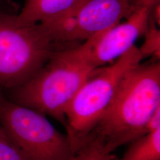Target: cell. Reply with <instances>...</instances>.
<instances>
[{"label":"cell","mask_w":160,"mask_h":160,"mask_svg":"<svg viewBox=\"0 0 160 160\" xmlns=\"http://www.w3.org/2000/svg\"><path fill=\"white\" fill-rule=\"evenodd\" d=\"M97 68L88 63L77 46L58 49L25 83L6 90L14 103L50 116L65 125V110L81 86Z\"/></svg>","instance_id":"obj_2"},{"label":"cell","mask_w":160,"mask_h":160,"mask_svg":"<svg viewBox=\"0 0 160 160\" xmlns=\"http://www.w3.org/2000/svg\"><path fill=\"white\" fill-rule=\"evenodd\" d=\"M140 3L141 6L152 9L154 6L160 3V0H140Z\"/></svg>","instance_id":"obj_14"},{"label":"cell","mask_w":160,"mask_h":160,"mask_svg":"<svg viewBox=\"0 0 160 160\" xmlns=\"http://www.w3.org/2000/svg\"><path fill=\"white\" fill-rule=\"evenodd\" d=\"M112 153L108 152L102 144L95 139H88L69 160H115Z\"/></svg>","instance_id":"obj_10"},{"label":"cell","mask_w":160,"mask_h":160,"mask_svg":"<svg viewBox=\"0 0 160 160\" xmlns=\"http://www.w3.org/2000/svg\"><path fill=\"white\" fill-rule=\"evenodd\" d=\"M40 24H20L16 16L0 11V88L25 83L57 50Z\"/></svg>","instance_id":"obj_4"},{"label":"cell","mask_w":160,"mask_h":160,"mask_svg":"<svg viewBox=\"0 0 160 160\" xmlns=\"http://www.w3.org/2000/svg\"><path fill=\"white\" fill-rule=\"evenodd\" d=\"M139 6L138 0H82L70 12L40 24L56 44L86 41L126 19Z\"/></svg>","instance_id":"obj_6"},{"label":"cell","mask_w":160,"mask_h":160,"mask_svg":"<svg viewBox=\"0 0 160 160\" xmlns=\"http://www.w3.org/2000/svg\"><path fill=\"white\" fill-rule=\"evenodd\" d=\"M138 1H139V2H140V0H138ZM140 4H141V3H140Z\"/></svg>","instance_id":"obj_15"},{"label":"cell","mask_w":160,"mask_h":160,"mask_svg":"<svg viewBox=\"0 0 160 160\" xmlns=\"http://www.w3.org/2000/svg\"><path fill=\"white\" fill-rule=\"evenodd\" d=\"M82 0H26L16 16L17 23L33 24L62 17L74 10Z\"/></svg>","instance_id":"obj_8"},{"label":"cell","mask_w":160,"mask_h":160,"mask_svg":"<svg viewBox=\"0 0 160 160\" xmlns=\"http://www.w3.org/2000/svg\"><path fill=\"white\" fill-rule=\"evenodd\" d=\"M143 58L137 46L109 65L96 69L65 110L66 135L74 153L82 147L103 118L124 75Z\"/></svg>","instance_id":"obj_3"},{"label":"cell","mask_w":160,"mask_h":160,"mask_svg":"<svg viewBox=\"0 0 160 160\" xmlns=\"http://www.w3.org/2000/svg\"><path fill=\"white\" fill-rule=\"evenodd\" d=\"M151 10L139 6L125 22H120L77 46L81 53L94 68L113 62L135 46L138 39L146 33Z\"/></svg>","instance_id":"obj_7"},{"label":"cell","mask_w":160,"mask_h":160,"mask_svg":"<svg viewBox=\"0 0 160 160\" xmlns=\"http://www.w3.org/2000/svg\"><path fill=\"white\" fill-rule=\"evenodd\" d=\"M0 160H22L0 125Z\"/></svg>","instance_id":"obj_12"},{"label":"cell","mask_w":160,"mask_h":160,"mask_svg":"<svg viewBox=\"0 0 160 160\" xmlns=\"http://www.w3.org/2000/svg\"><path fill=\"white\" fill-rule=\"evenodd\" d=\"M0 125L22 160H69L74 155L67 135L45 115L10 101L1 88Z\"/></svg>","instance_id":"obj_5"},{"label":"cell","mask_w":160,"mask_h":160,"mask_svg":"<svg viewBox=\"0 0 160 160\" xmlns=\"http://www.w3.org/2000/svg\"><path fill=\"white\" fill-rule=\"evenodd\" d=\"M145 42L139 48L143 58L151 57L155 60H159L160 52V32L151 13L149 27L146 33Z\"/></svg>","instance_id":"obj_11"},{"label":"cell","mask_w":160,"mask_h":160,"mask_svg":"<svg viewBox=\"0 0 160 160\" xmlns=\"http://www.w3.org/2000/svg\"><path fill=\"white\" fill-rule=\"evenodd\" d=\"M160 108L159 60L140 63L121 80L110 106L87 141L95 139L108 152L145 135L150 118Z\"/></svg>","instance_id":"obj_1"},{"label":"cell","mask_w":160,"mask_h":160,"mask_svg":"<svg viewBox=\"0 0 160 160\" xmlns=\"http://www.w3.org/2000/svg\"><path fill=\"white\" fill-rule=\"evenodd\" d=\"M123 156L115 160H160V128L131 143Z\"/></svg>","instance_id":"obj_9"},{"label":"cell","mask_w":160,"mask_h":160,"mask_svg":"<svg viewBox=\"0 0 160 160\" xmlns=\"http://www.w3.org/2000/svg\"><path fill=\"white\" fill-rule=\"evenodd\" d=\"M158 128H160V108L157 109L149 119L145 128V133L154 131Z\"/></svg>","instance_id":"obj_13"}]
</instances>
